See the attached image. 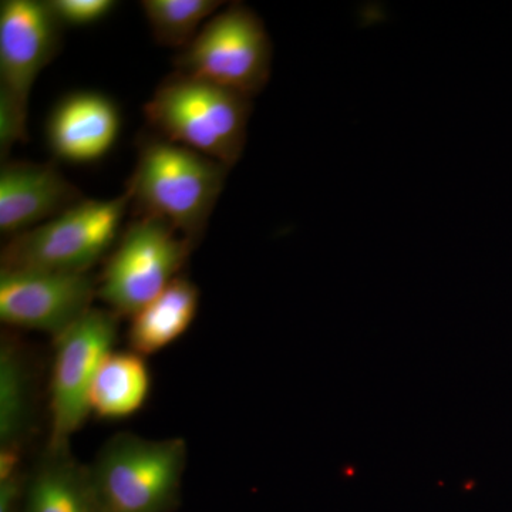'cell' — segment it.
I'll list each match as a JSON object with an SVG mask.
<instances>
[{"label": "cell", "mask_w": 512, "mask_h": 512, "mask_svg": "<svg viewBox=\"0 0 512 512\" xmlns=\"http://www.w3.org/2000/svg\"><path fill=\"white\" fill-rule=\"evenodd\" d=\"M82 201L52 164L15 161L0 171V231L10 238L39 227Z\"/></svg>", "instance_id": "10"}, {"label": "cell", "mask_w": 512, "mask_h": 512, "mask_svg": "<svg viewBox=\"0 0 512 512\" xmlns=\"http://www.w3.org/2000/svg\"><path fill=\"white\" fill-rule=\"evenodd\" d=\"M131 197L82 200L52 220L10 238L3 269L87 274L116 242Z\"/></svg>", "instance_id": "4"}, {"label": "cell", "mask_w": 512, "mask_h": 512, "mask_svg": "<svg viewBox=\"0 0 512 512\" xmlns=\"http://www.w3.org/2000/svg\"><path fill=\"white\" fill-rule=\"evenodd\" d=\"M144 114L158 137L231 168L247 143L251 99L177 73L158 87Z\"/></svg>", "instance_id": "2"}, {"label": "cell", "mask_w": 512, "mask_h": 512, "mask_svg": "<svg viewBox=\"0 0 512 512\" xmlns=\"http://www.w3.org/2000/svg\"><path fill=\"white\" fill-rule=\"evenodd\" d=\"M22 461V447H0V483L18 476Z\"/></svg>", "instance_id": "19"}, {"label": "cell", "mask_w": 512, "mask_h": 512, "mask_svg": "<svg viewBox=\"0 0 512 512\" xmlns=\"http://www.w3.org/2000/svg\"><path fill=\"white\" fill-rule=\"evenodd\" d=\"M29 366L18 345L0 349V446L22 447L32 420Z\"/></svg>", "instance_id": "15"}, {"label": "cell", "mask_w": 512, "mask_h": 512, "mask_svg": "<svg viewBox=\"0 0 512 512\" xmlns=\"http://www.w3.org/2000/svg\"><path fill=\"white\" fill-rule=\"evenodd\" d=\"M221 5L218 0H144L141 8L158 43L185 49Z\"/></svg>", "instance_id": "16"}, {"label": "cell", "mask_w": 512, "mask_h": 512, "mask_svg": "<svg viewBox=\"0 0 512 512\" xmlns=\"http://www.w3.org/2000/svg\"><path fill=\"white\" fill-rule=\"evenodd\" d=\"M120 113L114 101L100 93L64 97L47 120L50 150L60 160L89 164L109 154L120 133Z\"/></svg>", "instance_id": "11"}, {"label": "cell", "mask_w": 512, "mask_h": 512, "mask_svg": "<svg viewBox=\"0 0 512 512\" xmlns=\"http://www.w3.org/2000/svg\"><path fill=\"white\" fill-rule=\"evenodd\" d=\"M97 296L87 274L3 269L0 272V319L15 328L59 336L83 318Z\"/></svg>", "instance_id": "8"}, {"label": "cell", "mask_w": 512, "mask_h": 512, "mask_svg": "<svg viewBox=\"0 0 512 512\" xmlns=\"http://www.w3.org/2000/svg\"><path fill=\"white\" fill-rule=\"evenodd\" d=\"M151 376L144 356L111 352L101 363L90 389V410L101 420H124L147 402Z\"/></svg>", "instance_id": "14"}, {"label": "cell", "mask_w": 512, "mask_h": 512, "mask_svg": "<svg viewBox=\"0 0 512 512\" xmlns=\"http://www.w3.org/2000/svg\"><path fill=\"white\" fill-rule=\"evenodd\" d=\"M26 483L22 473L0 483V512H22Z\"/></svg>", "instance_id": "18"}, {"label": "cell", "mask_w": 512, "mask_h": 512, "mask_svg": "<svg viewBox=\"0 0 512 512\" xmlns=\"http://www.w3.org/2000/svg\"><path fill=\"white\" fill-rule=\"evenodd\" d=\"M117 315L92 308L55 338V359L50 379V441L69 444L90 416V389L101 363L114 352Z\"/></svg>", "instance_id": "7"}, {"label": "cell", "mask_w": 512, "mask_h": 512, "mask_svg": "<svg viewBox=\"0 0 512 512\" xmlns=\"http://www.w3.org/2000/svg\"><path fill=\"white\" fill-rule=\"evenodd\" d=\"M62 29L47 2L3 0L0 6V92L26 119L33 84L59 52Z\"/></svg>", "instance_id": "9"}, {"label": "cell", "mask_w": 512, "mask_h": 512, "mask_svg": "<svg viewBox=\"0 0 512 512\" xmlns=\"http://www.w3.org/2000/svg\"><path fill=\"white\" fill-rule=\"evenodd\" d=\"M200 306V289L178 276L156 299L133 316L128 345L141 356L160 352L190 329Z\"/></svg>", "instance_id": "13"}, {"label": "cell", "mask_w": 512, "mask_h": 512, "mask_svg": "<svg viewBox=\"0 0 512 512\" xmlns=\"http://www.w3.org/2000/svg\"><path fill=\"white\" fill-rule=\"evenodd\" d=\"M187 456V443L177 437H111L89 466L104 511L174 512L180 507Z\"/></svg>", "instance_id": "3"}, {"label": "cell", "mask_w": 512, "mask_h": 512, "mask_svg": "<svg viewBox=\"0 0 512 512\" xmlns=\"http://www.w3.org/2000/svg\"><path fill=\"white\" fill-rule=\"evenodd\" d=\"M175 64L184 76L252 99L271 77L272 43L256 13L232 3L205 23Z\"/></svg>", "instance_id": "5"}, {"label": "cell", "mask_w": 512, "mask_h": 512, "mask_svg": "<svg viewBox=\"0 0 512 512\" xmlns=\"http://www.w3.org/2000/svg\"><path fill=\"white\" fill-rule=\"evenodd\" d=\"M47 5L62 26L82 28L106 19L117 3L113 0H50Z\"/></svg>", "instance_id": "17"}, {"label": "cell", "mask_w": 512, "mask_h": 512, "mask_svg": "<svg viewBox=\"0 0 512 512\" xmlns=\"http://www.w3.org/2000/svg\"><path fill=\"white\" fill-rule=\"evenodd\" d=\"M228 170L210 157L158 137L141 146L127 192L140 217L167 222L195 247Z\"/></svg>", "instance_id": "1"}, {"label": "cell", "mask_w": 512, "mask_h": 512, "mask_svg": "<svg viewBox=\"0 0 512 512\" xmlns=\"http://www.w3.org/2000/svg\"><path fill=\"white\" fill-rule=\"evenodd\" d=\"M22 512H106L89 466L79 463L69 444H49L26 483Z\"/></svg>", "instance_id": "12"}, {"label": "cell", "mask_w": 512, "mask_h": 512, "mask_svg": "<svg viewBox=\"0 0 512 512\" xmlns=\"http://www.w3.org/2000/svg\"><path fill=\"white\" fill-rule=\"evenodd\" d=\"M191 248L167 222L140 217L121 235L104 266L97 295L117 316L133 318L180 276Z\"/></svg>", "instance_id": "6"}]
</instances>
